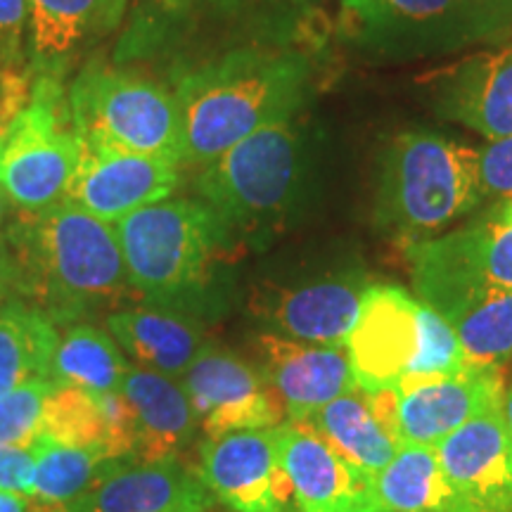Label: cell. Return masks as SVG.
<instances>
[{"mask_svg":"<svg viewBox=\"0 0 512 512\" xmlns=\"http://www.w3.org/2000/svg\"><path fill=\"white\" fill-rule=\"evenodd\" d=\"M392 389L399 446L432 448L479 413L501 406L505 394L501 368L475 366L458 373L411 377Z\"/></svg>","mask_w":512,"mask_h":512,"instance_id":"8fae6325","label":"cell"},{"mask_svg":"<svg viewBox=\"0 0 512 512\" xmlns=\"http://www.w3.org/2000/svg\"><path fill=\"white\" fill-rule=\"evenodd\" d=\"M81 150L60 76H34L27 107L0 140V192L19 214L55 207L64 200Z\"/></svg>","mask_w":512,"mask_h":512,"instance_id":"8992f818","label":"cell"},{"mask_svg":"<svg viewBox=\"0 0 512 512\" xmlns=\"http://www.w3.org/2000/svg\"><path fill=\"white\" fill-rule=\"evenodd\" d=\"M5 214H8V200L3 197V192H0V226H3L5 221Z\"/></svg>","mask_w":512,"mask_h":512,"instance_id":"f35d334b","label":"cell"},{"mask_svg":"<svg viewBox=\"0 0 512 512\" xmlns=\"http://www.w3.org/2000/svg\"><path fill=\"white\" fill-rule=\"evenodd\" d=\"M121 394L136 413L138 446L133 463L178 458L200 425L183 384L155 370L131 366L121 384Z\"/></svg>","mask_w":512,"mask_h":512,"instance_id":"ffe728a7","label":"cell"},{"mask_svg":"<svg viewBox=\"0 0 512 512\" xmlns=\"http://www.w3.org/2000/svg\"><path fill=\"white\" fill-rule=\"evenodd\" d=\"M299 178V138L292 119L240 140L202 166L197 192L226 230L264 226L290 204Z\"/></svg>","mask_w":512,"mask_h":512,"instance_id":"52a82bcc","label":"cell"},{"mask_svg":"<svg viewBox=\"0 0 512 512\" xmlns=\"http://www.w3.org/2000/svg\"><path fill=\"white\" fill-rule=\"evenodd\" d=\"M34 86V72L31 67H8L0 81V140H3L12 121L27 107Z\"/></svg>","mask_w":512,"mask_h":512,"instance_id":"836d02e7","label":"cell"},{"mask_svg":"<svg viewBox=\"0 0 512 512\" xmlns=\"http://www.w3.org/2000/svg\"><path fill=\"white\" fill-rule=\"evenodd\" d=\"M128 0H27L31 72L60 76L83 43L119 27Z\"/></svg>","mask_w":512,"mask_h":512,"instance_id":"44dd1931","label":"cell"},{"mask_svg":"<svg viewBox=\"0 0 512 512\" xmlns=\"http://www.w3.org/2000/svg\"><path fill=\"white\" fill-rule=\"evenodd\" d=\"M342 10L351 36L384 55L458 48L512 19L491 0H342Z\"/></svg>","mask_w":512,"mask_h":512,"instance_id":"ba28073f","label":"cell"},{"mask_svg":"<svg viewBox=\"0 0 512 512\" xmlns=\"http://www.w3.org/2000/svg\"><path fill=\"white\" fill-rule=\"evenodd\" d=\"M456 330L467 366L501 368L512 358V292L486 290L444 318Z\"/></svg>","mask_w":512,"mask_h":512,"instance_id":"83f0119b","label":"cell"},{"mask_svg":"<svg viewBox=\"0 0 512 512\" xmlns=\"http://www.w3.org/2000/svg\"><path fill=\"white\" fill-rule=\"evenodd\" d=\"M306 422L339 456L373 477L401 448L377 415L370 394L361 387L330 401Z\"/></svg>","mask_w":512,"mask_h":512,"instance_id":"603a6c76","label":"cell"},{"mask_svg":"<svg viewBox=\"0 0 512 512\" xmlns=\"http://www.w3.org/2000/svg\"><path fill=\"white\" fill-rule=\"evenodd\" d=\"M501 406L479 413L437 446L463 512H512V437Z\"/></svg>","mask_w":512,"mask_h":512,"instance_id":"4fadbf2b","label":"cell"},{"mask_svg":"<svg viewBox=\"0 0 512 512\" xmlns=\"http://www.w3.org/2000/svg\"><path fill=\"white\" fill-rule=\"evenodd\" d=\"M200 477L235 512H285L294 501L280 460V425L207 439L200 446Z\"/></svg>","mask_w":512,"mask_h":512,"instance_id":"7c38bea8","label":"cell"},{"mask_svg":"<svg viewBox=\"0 0 512 512\" xmlns=\"http://www.w3.org/2000/svg\"><path fill=\"white\" fill-rule=\"evenodd\" d=\"M430 313L401 287H370L347 342L358 387L377 392L425 375Z\"/></svg>","mask_w":512,"mask_h":512,"instance_id":"9c48e42d","label":"cell"},{"mask_svg":"<svg viewBox=\"0 0 512 512\" xmlns=\"http://www.w3.org/2000/svg\"><path fill=\"white\" fill-rule=\"evenodd\" d=\"M57 387L50 380H36L0 396V444L34 446L41 434L43 406Z\"/></svg>","mask_w":512,"mask_h":512,"instance_id":"4dcf8cb0","label":"cell"},{"mask_svg":"<svg viewBox=\"0 0 512 512\" xmlns=\"http://www.w3.org/2000/svg\"><path fill=\"white\" fill-rule=\"evenodd\" d=\"M235 3H240V0H140L145 12L162 17H183L197 10L230 8Z\"/></svg>","mask_w":512,"mask_h":512,"instance_id":"d590c367","label":"cell"},{"mask_svg":"<svg viewBox=\"0 0 512 512\" xmlns=\"http://www.w3.org/2000/svg\"><path fill=\"white\" fill-rule=\"evenodd\" d=\"M181 162L164 157L98 155L81 150L64 200L95 216L117 223L131 211L169 200L181 183Z\"/></svg>","mask_w":512,"mask_h":512,"instance_id":"2e32d148","label":"cell"},{"mask_svg":"<svg viewBox=\"0 0 512 512\" xmlns=\"http://www.w3.org/2000/svg\"><path fill=\"white\" fill-rule=\"evenodd\" d=\"M128 363L119 344L105 330L79 323L60 335L53 358L57 387H81L93 394L121 392Z\"/></svg>","mask_w":512,"mask_h":512,"instance_id":"484cf974","label":"cell"},{"mask_svg":"<svg viewBox=\"0 0 512 512\" xmlns=\"http://www.w3.org/2000/svg\"><path fill=\"white\" fill-rule=\"evenodd\" d=\"M117 460H107L93 448L60 446L38 439L34 444V482H31V512H53L86 494Z\"/></svg>","mask_w":512,"mask_h":512,"instance_id":"4316f807","label":"cell"},{"mask_svg":"<svg viewBox=\"0 0 512 512\" xmlns=\"http://www.w3.org/2000/svg\"><path fill=\"white\" fill-rule=\"evenodd\" d=\"M27 29V0H0V69L22 67V46Z\"/></svg>","mask_w":512,"mask_h":512,"instance_id":"d6a6232c","label":"cell"},{"mask_svg":"<svg viewBox=\"0 0 512 512\" xmlns=\"http://www.w3.org/2000/svg\"><path fill=\"white\" fill-rule=\"evenodd\" d=\"M479 202L475 147L411 131L384 150L377 219L403 245L425 242Z\"/></svg>","mask_w":512,"mask_h":512,"instance_id":"3957f363","label":"cell"},{"mask_svg":"<svg viewBox=\"0 0 512 512\" xmlns=\"http://www.w3.org/2000/svg\"><path fill=\"white\" fill-rule=\"evenodd\" d=\"M309 83L304 57L240 48L178 76L183 164L204 166L261 128L290 121Z\"/></svg>","mask_w":512,"mask_h":512,"instance_id":"7a4b0ae2","label":"cell"},{"mask_svg":"<svg viewBox=\"0 0 512 512\" xmlns=\"http://www.w3.org/2000/svg\"><path fill=\"white\" fill-rule=\"evenodd\" d=\"M38 439L72 448H93L107 458V415L100 394L81 387H55L43 406Z\"/></svg>","mask_w":512,"mask_h":512,"instance_id":"f546056e","label":"cell"},{"mask_svg":"<svg viewBox=\"0 0 512 512\" xmlns=\"http://www.w3.org/2000/svg\"><path fill=\"white\" fill-rule=\"evenodd\" d=\"M0 512H31L29 496L0 489Z\"/></svg>","mask_w":512,"mask_h":512,"instance_id":"8d00e7d4","label":"cell"},{"mask_svg":"<svg viewBox=\"0 0 512 512\" xmlns=\"http://www.w3.org/2000/svg\"><path fill=\"white\" fill-rule=\"evenodd\" d=\"M5 69H8V67H5ZM5 69H0V81H3V74H5Z\"/></svg>","mask_w":512,"mask_h":512,"instance_id":"b9f144b4","label":"cell"},{"mask_svg":"<svg viewBox=\"0 0 512 512\" xmlns=\"http://www.w3.org/2000/svg\"><path fill=\"white\" fill-rule=\"evenodd\" d=\"M114 342L133 358V366L166 377H183L202 351V335L190 320L159 309H121L107 316Z\"/></svg>","mask_w":512,"mask_h":512,"instance_id":"7402d4cb","label":"cell"},{"mask_svg":"<svg viewBox=\"0 0 512 512\" xmlns=\"http://www.w3.org/2000/svg\"><path fill=\"white\" fill-rule=\"evenodd\" d=\"M181 384L207 439L283 425L285 403L259 368L230 351L202 347Z\"/></svg>","mask_w":512,"mask_h":512,"instance_id":"30bf717a","label":"cell"},{"mask_svg":"<svg viewBox=\"0 0 512 512\" xmlns=\"http://www.w3.org/2000/svg\"><path fill=\"white\" fill-rule=\"evenodd\" d=\"M0 275L10 297L55 325L114 309L133 292L117 230L69 202L19 214L3 230Z\"/></svg>","mask_w":512,"mask_h":512,"instance_id":"6da1fadb","label":"cell"},{"mask_svg":"<svg viewBox=\"0 0 512 512\" xmlns=\"http://www.w3.org/2000/svg\"><path fill=\"white\" fill-rule=\"evenodd\" d=\"M479 195L482 200H512V136L489 140L479 152Z\"/></svg>","mask_w":512,"mask_h":512,"instance_id":"1f68e13d","label":"cell"},{"mask_svg":"<svg viewBox=\"0 0 512 512\" xmlns=\"http://www.w3.org/2000/svg\"><path fill=\"white\" fill-rule=\"evenodd\" d=\"M491 3H498V5H503V8L512 10V0H491Z\"/></svg>","mask_w":512,"mask_h":512,"instance_id":"60d3db41","label":"cell"},{"mask_svg":"<svg viewBox=\"0 0 512 512\" xmlns=\"http://www.w3.org/2000/svg\"><path fill=\"white\" fill-rule=\"evenodd\" d=\"M280 460L299 512H380L373 475L339 456L309 422L280 425Z\"/></svg>","mask_w":512,"mask_h":512,"instance_id":"9a60e30c","label":"cell"},{"mask_svg":"<svg viewBox=\"0 0 512 512\" xmlns=\"http://www.w3.org/2000/svg\"><path fill=\"white\" fill-rule=\"evenodd\" d=\"M441 254L479 285L512 292V223L491 214L477 226L437 238Z\"/></svg>","mask_w":512,"mask_h":512,"instance_id":"f1b7e54d","label":"cell"},{"mask_svg":"<svg viewBox=\"0 0 512 512\" xmlns=\"http://www.w3.org/2000/svg\"><path fill=\"white\" fill-rule=\"evenodd\" d=\"M373 486L380 512H463L432 446H401Z\"/></svg>","mask_w":512,"mask_h":512,"instance_id":"d4e9b609","label":"cell"},{"mask_svg":"<svg viewBox=\"0 0 512 512\" xmlns=\"http://www.w3.org/2000/svg\"><path fill=\"white\" fill-rule=\"evenodd\" d=\"M441 114L486 140L512 136V46L458 62L439 79Z\"/></svg>","mask_w":512,"mask_h":512,"instance_id":"d6986e66","label":"cell"},{"mask_svg":"<svg viewBox=\"0 0 512 512\" xmlns=\"http://www.w3.org/2000/svg\"><path fill=\"white\" fill-rule=\"evenodd\" d=\"M60 332L46 313L10 297L0 304V396L36 380L53 382Z\"/></svg>","mask_w":512,"mask_h":512,"instance_id":"cb8c5ba5","label":"cell"},{"mask_svg":"<svg viewBox=\"0 0 512 512\" xmlns=\"http://www.w3.org/2000/svg\"><path fill=\"white\" fill-rule=\"evenodd\" d=\"M133 292L174 302L202 290L226 240L214 209L195 200H162L112 223Z\"/></svg>","mask_w":512,"mask_h":512,"instance_id":"5b68a950","label":"cell"},{"mask_svg":"<svg viewBox=\"0 0 512 512\" xmlns=\"http://www.w3.org/2000/svg\"><path fill=\"white\" fill-rule=\"evenodd\" d=\"M5 299H10V292H8V287H5L3 275H0V304H3Z\"/></svg>","mask_w":512,"mask_h":512,"instance_id":"ab89813d","label":"cell"},{"mask_svg":"<svg viewBox=\"0 0 512 512\" xmlns=\"http://www.w3.org/2000/svg\"><path fill=\"white\" fill-rule=\"evenodd\" d=\"M34 482V446L0 444V489L31 494Z\"/></svg>","mask_w":512,"mask_h":512,"instance_id":"e575fe53","label":"cell"},{"mask_svg":"<svg viewBox=\"0 0 512 512\" xmlns=\"http://www.w3.org/2000/svg\"><path fill=\"white\" fill-rule=\"evenodd\" d=\"M256 351L259 370L280 394L294 422H306L330 401L358 387L347 347H318L264 332L256 337Z\"/></svg>","mask_w":512,"mask_h":512,"instance_id":"e0dca14e","label":"cell"},{"mask_svg":"<svg viewBox=\"0 0 512 512\" xmlns=\"http://www.w3.org/2000/svg\"><path fill=\"white\" fill-rule=\"evenodd\" d=\"M69 110L83 150L183 164L176 95L145 76L88 62L69 88Z\"/></svg>","mask_w":512,"mask_h":512,"instance_id":"277c9868","label":"cell"},{"mask_svg":"<svg viewBox=\"0 0 512 512\" xmlns=\"http://www.w3.org/2000/svg\"><path fill=\"white\" fill-rule=\"evenodd\" d=\"M211 491L181 460H117L79 501L53 512H207Z\"/></svg>","mask_w":512,"mask_h":512,"instance_id":"ac0fdd59","label":"cell"},{"mask_svg":"<svg viewBox=\"0 0 512 512\" xmlns=\"http://www.w3.org/2000/svg\"><path fill=\"white\" fill-rule=\"evenodd\" d=\"M370 287L361 273L335 275L299 287H266L254 297L252 309L275 335L318 347H347Z\"/></svg>","mask_w":512,"mask_h":512,"instance_id":"5bb4252c","label":"cell"},{"mask_svg":"<svg viewBox=\"0 0 512 512\" xmlns=\"http://www.w3.org/2000/svg\"><path fill=\"white\" fill-rule=\"evenodd\" d=\"M501 408H503L505 425H508V432H510V437H512V387L503 394V406Z\"/></svg>","mask_w":512,"mask_h":512,"instance_id":"74e56055","label":"cell"}]
</instances>
